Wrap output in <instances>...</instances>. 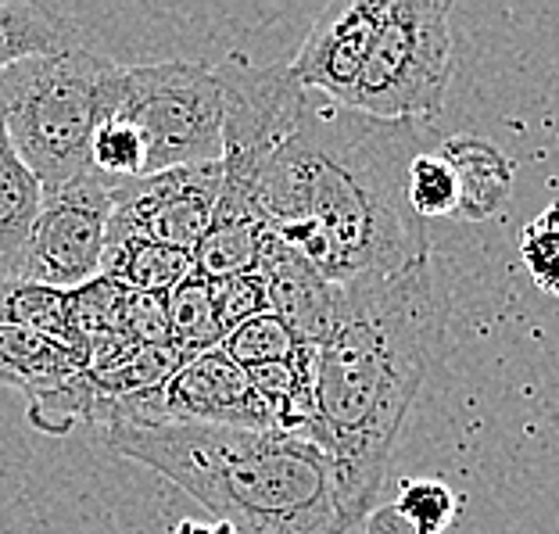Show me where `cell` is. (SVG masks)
<instances>
[{
	"instance_id": "29",
	"label": "cell",
	"mask_w": 559,
	"mask_h": 534,
	"mask_svg": "<svg viewBox=\"0 0 559 534\" xmlns=\"http://www.w3.org/2000/svg\"><path fill=\"white\" fill-rule=\"evenodd\" d=\"M173 534H234V531L226 524H219V520H215V524H194V520H183Z\"/></svg>"
},
{
	"instance_id": "15",
	"label": "cell",
	"mask_w": 559,
	"mask_h": 534,
	"mask_svg": "<svg viewBox=\"0 0 559 534\" xmlns=\"http://www.w3.org/2000/svg\"><path fill=\"white\" fill-rule=\"evenodd\" d=\"M75 47H86V29L75 19L29 0H0V72Z\"/></svg>"
},
{
	"instance_id": "18",
	"label": "cell",
	"mask_w": 559,
	"mask_h": 534,
	"mask_svg": "<svg viewBox=\"0 0 559 534\" xmlns=\"http://www.w3.org/2000/svg\"><path fill=\"white\" fill-rule=\"evenodd\" d=\"M165 316H169V345L183 359H194V355H205L223 345L226 330L215 316L212 284L198 273H190L180 287L165 295Z\"/></svg>"
},
{
	"instance_id": "19",
	"label": "cell",
	"mask_w": 559,
	"mask_h": 534,
	"mask_svg": "<svg viewBox=\"0 0 559 534\" xmlns=\"http://www.w3.org/2000/svg\"><path fill=\"white\" fill-rule=\"evenodd\" d=\"M183 366V355L173 345H140L133 352H126L122 359H116L105 370L91 373L94 388L100 391V399L119 402V399H136L162 391L169 384V377Z\"/></svg>"
},
{
	"instance_id": "20",
	"label": "cell",
	"mask_w": 559,
	"mask_h": 534,
	"mask_svg": "<svg viewBox=\"0 0 559 534\" xmlns=\"http://www.w3.org/2000/svg\"><path fill=\"white\" fill-rule=\"evenodd\" d=\"M108 399H100V391L94 388L91 373L72 377L69 384H61L47 395L33 399L25 405V419L44 430V435H72L75 427H100L105 424Z\"/></svg>"
},
{
	"instance_id": "28",
	"label": "cell",
	"mask_w": 559,
	"mask_h": 534,
	"mask_svg": "<svg viewBox=\"0 0 559 534\" xmlns=\"http://www.w3.org/2000/svg\"><path fill=\"white\" fill-rule=\"evenodd\" d=\"M370 534H413V527L399 517L395 506H384V510L370 513Z\"/></svg>"
},
{
	"instance_id": "26",
	"label": "cell",
	"mask_w": 559,
	"mask_h": 534,
	"mask_svg": "<svg viewBox=\"0 0 559 534\" xmlns=\"http://www.w3.org/2000/svg\"><path fill=\"white\" fill-rule=\"evenodd\" d=\"M212 301H215V316H219V327L230 334L240 323L255 320L270 309V290H265V280L255 273H240V276H226L212 284Z\"/></svg>"
},
{
	"instance_id": "9",
	"label": "cell",
	"mask_w": 559,
	"mask_h": 534,
	"mask_svg": "<svg viewBox=\"0 0 559 534\" xmlns=\"http://www.w3.org/2000/svg\"><path fill=\"white\" fill-rule=\"evenodd\" d=\"M223 190V165L198 162L176 165L155 176L111 183V215L108 230L136 234L158 245L194 251L205 237L215 201Z\"/></svg>"
},
{
	"instance_id": "23",
	"label": "cell",
	"mask_w": 559,
	"mask_h": 534,
	"mask_svg": "<svg viewBox=\"0 0 559 534\" xmlns=\"http://www.w3.org/2000/svg\"><path fill=\"white\" fill-rule=\"evenodd\" d=\"M391 506H395L399 517L413 527V534H449L463 510L460 495L438 477L402 480L399 499Z\"/></svg>"
},
{
	"instance_id": "1",
	"label": "cell",
	"mask_w": 559,
	"mask_h": 534,
	"mask_svg": "<svg viewBox=\"0 0 559 534\" xmlns=\"http://www.w3.org/2000/svg\"><path fill=\"white\" fill-rule=\"evenodd\" d=\"M416 151V122H384L309 94L295 133L259 176L265 230L334 287L430 259L427 230L405 198Z\"/></svg>"
},
{
	"instance_id": "8",
	"label": "cell",
	"mask_w": 559,
	"mask_h": 534,
	"mask_svg": "<svg viewBox=\"0 0 559 534\" xmlns=\"http://www.w3.org/2000/svg\"><path fill=\"white\" fill-rule=\"evenodd\" d=\"M108 215L111 183L94 169L58 190H44L40 215L8 276L58 290L83 287L86 280L100 276Z\"/></svg>"
},
{
	"instance_id": "24",
	"label": "cell",
	"mask_w": 559,
	"mask_h": 534,
	"mask_svg": "<svg viewBox=\"0 0 559 534\" xmlns=\"http://www.w3.org/2000/svg\"><path fill=\"white\" fill-rule=\"evenodd\" d=\"M219 348L230 355L237 366L251 370V366H262V363L290 359V355L301 348V341L290 334V327L280 320L276 312H262V316H255V320H248L237 330H230Z\"/></svg>"
},
{
	"instance_id": "16",
	"label": "cell",
	"mask_w": 559,
	"mask_h": 534,
	"mask_svg": "<svg viewBox=\"0 0 559 534\" xmlns=\"http://www.w3.org/2000/svg\"><path fill=\"white\" fill-rule=\"evenodd\" d=\"M44 205V187L29 173V165L19 158L15 144L8 137L4 111H0V276L11 273L19 251L25 248L36 215Z\"/></svg>"
},
{
	"instance_id": "13",
	"label": "cell",
	"mask_w": 559,
	"mask_h": 534,
	"mask_svg": "<svg viewBox=\"0 0 559 534\" xmlns=\"http://www.w3.org/2000/svg\"><path fill=\"white\" fill-rule=\"evenodd\" d=\"M80 373H86L80 355L29 327L0 320V384L22 391L25 402L69 384Z\"/></svg>"
},
{
	"instance_id": "2",
	"label": "cell",
	"mask_w": 559,
	"mask_h": 534,
	"mask_svg": "<svg viewBox=\"0 0 559 534\" xmlns=\"http://www.w3.org/2000/svg\"><path fill=\"white\" fill-rule=\"evenodd\" d=\"M441 337L444 295L430 259L391 276L337 284L334 320L312 345V444L326 455L345 531L373 513Z\"/></svg>"
},
{
	"instance_id": "27",
	"label": "cell",
	"mask_w": 559,
	"mask_h": 534,
	"mask_svg": "<svg viewBox=\"0 0 559 534\" xmlns=\"http://www.w3.org/2000/svg\"><path fill=\"white\" fill-rule=\"evenodd\" d=\"M116 330L130 345H169V316H165L162 295H140V290H122Z\"/></svg>"
},
{
	"instance_id": "17",
	"label": "cell",
	"mask_w": 559,
	"mask_h": 534,
	"mask_svg": "<svg viewBox=\"0 0 559 534\" xmlns=\"http://www.w3.org/2000/svg\"><path fill=\"white\" fill-rule=\"evenodd\" d=\"M0 320L29 327L36 334L58 341L61 348L83 359L80 337H75L69 320V290L33 284V280L19 276H0Z\"/></svg>"
},
{
	"instance_id": "3",
	"label": "cell",
	"mask_w": 559,
	"mask_h": 534,
	"mask_svg": "<svg viewBox=\"0 0 559 534\" xmlns=\"http://www.w3.org/2000/svg\"><path fill=\"white\" fill-rule=\"evenodd\" d=\"M108 449L151 466L234 534H341L334 477L312 441L173 419H116Z\"/></svg>"
},
{
	"instance_id": "14",
	"label": "cell",
	"mask_w": 559,
	"mask_h": 534,
	"mask_svg": "<svg viewBox=\"0 0 559 534\" xmlns=\"http://www.w3.org/2000/svg\"><path fill=\"white\" fill-rule=\"evenodd\" d=\"M194 273V251L158 245V240L136 234H105V256H100V276L116 280L126 290L140 295H169Z\"/></svg>"
},
{
	"instance_id": "5",
	"label": "cell",
	"mask_w": 559,
	"mask_h": 534,
	"mask_svg": "<svg viewBox=\"0 0 559 534\" xmlns=\"http://www.w3.org/2000/svg\"><path fill=\"white\" fill-rule=\"evenodd\" d=\"M223 91V190L215 226H265L259 212V176L276 147L295 133L309 91L290 80L287 66H251L240 55L215 66Z\"/></svg>"
},
{
	"instance_id": "7",
	"label": "cell",
	"mask_w": 559,
	"mask_h": 534,
	"mask_svg": "<svg viewBox=\"0 0 559 534\" xmlns=\"http://www.w3.org/2000/svg\"><path fill=\"white\" fill-rule=\"evenodd\" d=\"M116 119L133 122L147 144V173L223 158V91L205 61L122 66Z\"/></svg>"
},
{
	"instance_id": "25",
	"label": "cell",
	"mask_w": 559,
	"mask_h": 534,
	"mask_svg": "<svg viewBox=\"0 0 559 534\" xmlns=\"http://www.w3.org/2000/svg\"><path fill=\"white\" fill-rule=\"evenodd\" d=\"M520 259L542 290L559 295V201L520 230Z\"/></svg>"
},
{
	"instance_id": "12",
	"label": "cell",
	"mask_w": 559,
	"mask_h": 534,
	"mask_svg": "<svg viewBox=\"0 0 559 534\" xmlns=\"http://www.w3.org/2000/svg\"><path fill=\"white\" fill-rule=\"evenodd\" d=\"M438 155L452 165L455 187H460V212H455V219L485 223L510 201L516 165L499 144L474 133H460L441 140Z\"/></svg>"
},
{
	"instance_id": "6",
	"label": "cell",
	"mask_w": 559,
	"mask_h": 534,
	"mask_svg": "<svg viewBox=\"0 0 559 534\" xmlns=\"http://www.w3.org/2000/svg\"><path fill=\"white\" fill-rule=\"evenodd\" d=\"M449 0H388L348 108L384 122L430 119L452 83Z\"/></svg>"
},
{
	"instance_id": "21",
	"label": "cell",
	"mask_w": 559,
	"mask_h": 534,
	"mask_svg": "<svg viewBox=\"0 0 559 534\" xmlns=\"http://www.w3.org/2000/svg\"><path fill=\"white\" fill-rule=\"evenodd\" d=\"M405 198L419 223L424 219H455L460 212V187L452 165L435 151H416L405 173Z\"/></svg>"
},
{
	"instance_id": "4",
	"label": "cell",
	"mask_w": 559,
	"mask_h": 534,
	"mask_svg": "<svg viewBox=\"0 0 559 534\" xmlns=\"http://www.w3.org/2000/svg\"><path fill=\"white\" fill-rule=\"evenodd\" d=\"M119 69V61L75 47L0 72L8 137L44 190L91 173V140L116 111Z\"/></svg>"
},
{
	"instance_id": "22",
	"label": "cell",
	"mask_w": 559,
	"mask_h": 534,
	"mask_svg": "<svg viewBox=\"0 0 559 534\" xmlns=\"http://www.w3.org/2000/svg\"><path fill=\"white\" fill-rule=\"evenodd\" d=\"M91 169L108 183L136 180L147 173V144L133 122L111 116L97 126L91 140Z\"/></svg>"
},
{
	"instance_id": "11",
	"label": "cell",
	"mask_w": 559,
	"mask_h": 534,
	"mask_svg": "<svg viewBox=\"0 0 559 534\" xmlns=\"http://www.w3.org/2000/svg\"><path fill=\"white\" fill-rule=\"evenodd\" d=\"M259 276L270 290V309L290 327L301 345H320L334 320L337 287L312 270L290 245H284L273 230L262 234L259 248Z\"/></svg>"
},
{
	"instance_id": "10",
	"label": "cell",
	"mask_w": 559,
	"mask_h": 534,
	"mask_svg": "<svg viewBox=\"0 0 559 534\" xmlns=\"http://www.w3.org/2000/svg\"><path fill=\"white\" fill-rule=\"evenodd\" d=\"M384 15L388 0H337V4H326L316 15L295 61L287 66L290 80L301 91L348 108L359 72L370 58L380 25H384Z\"/></svg>"
}]
</instances>
